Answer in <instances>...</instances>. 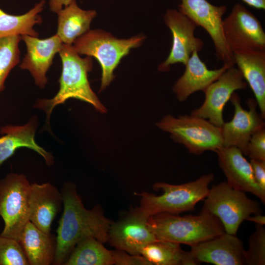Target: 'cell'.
<instances>
[{
  "mask_svg": "<svg viewBox=\"0 0 265 265\" xmlns=\"http://www.w3.org/2000/svg\"><path fill=\"white\" fill-rule=\"evenodd\" d=\"M140 255L151 265H196L190 251H184L180 244L157 239L143 247Z\"/></svg>",
  "mask_w": 265,
  "mask_h": 265,
  "instance_id": "cell-24",
  "label": "cell"
},
{
  "mask_svg": "<svg viewBox=\"0 0 265 265\" xmlns=\"http://www.w3.org/2000/svg\"><path fill=\"white\" fill-rule=\"evenodd\" d=\"M148 225L157 239L190 246L225 232L216 217L204 212L184 216L159 213L149 217Z\"/></svg>",
  "mask_w": 265,
  "mask_h": 265,
  "instance_id": "cell-3",
  "label": "cell"
},
{
  "mask_svg": "<svg viewBox=\"0 0 265 265\" xmlns=\"http://www.w3.org/2000/svg\"><path fill=\"white\" fill-rule=\"evenodd\" d=\"M214 177L212 173H210L183 184L157 183L153 185V189L161 190L162 194L156 195L147 192L137 194L141 196L139 208L148 217L161 212L179 214L191 211L199 202L207 197L209 185Z\"/></svg>",
  "mask_w": 265,
  "mask_h": 265,
  "instance_id": "cell-4",
  "label": "cell"
},
{
  "mask_svg": "<svg viewBox=\"0 0 265 265\" xmlns=\"http://www.w3.org/2000/svg\"><path fill=\"white\" fill-rule=\"evenodd\" d=\"M21 40L20 35L0 39V92L4 89L8 74L20 61L19 43Z\"/></svg>",
  "mask_w": 265,
  "mask_h": 265,
  "instance_id": "cell-27",
  "label": "cell"
},
{
  "mask_svg": "<svg viewBox=\"0 0 265 265\" xmlns=\"http://www.w3.org/2000/svg\"><path fill=\"white\" fill-rule=\"evenodd\" d=\"M21 36L26 45L27 53L20 67L22 69L28 70L36 84L44 88L48 82L47 72L63 43L57 34L45 39L28 35Z\"/></svg>",
  "mask_w": 265,
  "mask_h": 265,
  "instance_id": "cell-17",
  "label": "cell"
},
{
  "mask_svg": "<svg viewBox=\"0 0 265 265\" xmlns=\"http://www.w3.org/2000/svg\"><path fill=\"white\" fill-rule=\"evenodd\" d=\"M36 127V121L33 119L24 125H9L0 128V133L5 135L0 137V167L17 149L22 147L37 152L44 158L48 165L53 163L52 154L39 146L35 141Z\"/></svg>",
  "mask_w": 265,
  "mask_h": 265,
  "instance_id": "cell-20",
  "label": "cell"
},
{
  "mask_svg": "<svg viewBox=\"0 0 265 265\" xmlns=\"http://www.w3.org/2000/svg\"><path fill=\"white\" fill-rule=\"evenodd\" d=\"M59 53L62 63L59 91L52 99L38 100L34 107L45 112L48 123L54 107L70 98L89 103L100 112L106 113V109L92 90L88 80V73L93 66L92 58L80 57L72 45L63 43Z\"/></svg>",
  "mask_w": 265,
  "mask_h": 265,
  "instance_id": "cell-2",
  "label": "cell"
},
{
  "mask_svg": "<svg viewBox=\"0 0 265 265\" xmlns=\"http://www.w3.org/2000/svg\"><path fill=\"white\" fill-rule=\"evenodd\" d=\"M114 265H151L141 255H132L124 251L111 250Z\"/></svg>",
  "mask_w": 265,
  "mask_h": 265,
  "instance_id": "cell-31",
  "label": "cell"
},
{
  "mask_svg": "<svg viewBox=\"0 0 265 265\" xmlns=\"http://www.w3.org/2000/svg\"><path fill=\"white\" fill-rule=\"evenodd\" d=\"M230 100L234 106L233 118L220 127L223 146H234L248 156V145L252 135L265 128L264 119L257 110L255 100L250 98L247 101L249 109H244L241 105L239 96L235 92Z\"/></svg>",
  "mask_w": 265,
  "mask_h": 265,
  "instance_id": "cell-12",
  "label": "cell"
},
{
  "mask_svg": "<svg viewBox=\"0 0 265 265\" xmlns=\"http://www.w3.org/2000/svg\"><path fill=\"white\" fill-rule=\"evenodd\" d=\"M190 252L198 264L246 265V250L242 241L236 235L226 232L191 246Z\"/></svg>",
  "mask_w": 265,
  "mask_h": 265,
  "instance_id": "cell-15",
  "label": "cell"
},
{
  "mask_svg": "<svg viewBox=\"0 0 265 265\" xmlns=\"http://www.w3.org/2000/svg\"><path fill=\"white\" fill-rule=\"evenodd\" d=\"M111 251L92 237L86 238L74 247L63 265H112Z\"/></svg>",
  "mask_w": 265,
  "mask_h": 265,
  "instance_id": "cell-26",
  "label": "cell"
},
{
  "mask_svg": "<svg viewBox=\"0 0 265 265\" xmlns=\"http://www.w3.org/2000/svg\"><path fill=\"white\" fill-rule=\"evenodd\" d=\"M163 18L171 31L172 44L168 57L158 67L161 72L168 71L171 65L175 63L185 65L192 53L200 51L204 45L201 39L194 36L197 25L178 10L167 9Z\"/></svg>",
  "mask_w": 265,
  "mask_h": 265,
  "instance_id": "cell-13",
  "label": "cell"
},
{
  "mask_svg": "<svg viewBox=\"0 0 265 265\" xmlns=\"http://www.w3.org/2000/svg\"><path fill=\"white\" fill-rule=\"evenodd\" d=\"M30 265H53L56 251V238L46 233L29 221L19 239Z\"/></svg>",
  "mask_w": 265,
  "mask_h": 265,
  "instance_id": "cell-22",
  "label": "cell"
},
{
  "mask_svg": "<svg viewBox=\"0 0 265 265\" xmlns=\"http://www.w3.org/2000/svg\"><path fill=\"white\" fill-rule=\"evenodd\" d=\"M248 156L251 159L265 160V129L254 133L248 145Z\"/></svg>",
  "mask_w": 265,
  "mask_h": 265,
  "instance_id": "cell-30",
  "label": "cell"
},
{
  "mask_svg": "<svg viewBox=\"0 0 265 265\" xmlns=\"http://www.w3.org/2000/svg\"><path fill=\"white\" fill-rule=\"evenodd\" d=\"M246 265H265V228L256 224L255 231L251 235L249 249L245 252Z\"/></svg>",
  "mask_w": 265,
  "mask_h": 265,
  "instance_id": "cell-29",
  "label": "cell"
},
{
  "mask_svg": "<svg viewBox=\"0 0 265 265\" xmlns=\"http://www.w3.org/2000/svg\"><path fill=\"white\" fill-rule=\"evenodd\" d=\"M223 32L232 53L265 51V32L258 18L238 3L223 20Z\"/></svg>",
  "mask_w": 265,
  "mask_h": 265,
  "instance_id": "cell-9",
  "label": "cell"
},
{
  "mask_svg": "<svg viewBox=\"0 0 265 265\" xmlns=\"http://www.w3.org/2000/svg\"><path fill=\"white\" fill-rule=\"evenodd\" d=\"M215 152L227 184L236 189L253 194L265 204V192L257 184L251 164L242 152L234 146H222Z\"/></svg>",
  "mask_w": 265,
  "mask_h": 265,
  "instance_id": "cell-16",
  "label": "cell"
},
{
  "mask_svg": "<svg viewBox=\"0 0 265 265\" xmlns=\"http://www.w3.org/2000/svg\"><path fill=\"white\" fill-rule=\"evenodd\" d=\"M194 51L185 65L182 76L176 81L173 91L180 102H184L194 93L204 91L230 66L223 64L220 68L210 70Z\"/></svg>",
  "mask_w": 265,
  "mask_h": 265,
  "instance_id": "cell-19",
  "label": "cell"
},
{
  "mask_svg": "<svg viewBox=\"0 0 265 265\" xmlns=\"http://www.w3.org/2000/svg\"><path fill=\"white\" fill-rule=\"evenodd\" d=\"M180 0L178 10L206 30L213 43L217 58L223 64L235 66L233 53L223 32V16L227 6L214 5L207 0Z\"/></svg>",
  "mask_w": 265,
  "mask_h": 265,
  "instance_id": "cell-10",
  "label": "cell"
},
{
  "mask_svg": "<svg viewBox=\"0 0 265 265\" xmlns=\"http://www.w3.org/2000/svg\"><path fill=\"white\" fill-rule=\"evenodd\" d=\"M157 126L170 133L174 141L183 145L192 154L201 155L207 151L215 152L223 146L221 128L201 117L191 115L175 117L168 114Z\"/></svg>",
  "mask_w": 265,
  "mask_h": 265,
  "instance_id": "cell-7",
  "label": "cell"
},
{
  "mask_svg": "<svg viewBox=\"0 0 265 265\" xmlns=\"http://www.w3.org/2000/svg\"><path fill=\"white\" fill-rule=\"evenodd\" d=\"M45 3V1L41 0L27 13L18 16L8 14L0 8V39L14 35L37 37L38 33L33 26L42 22L39 13L43 9Z\"/></svg>",
  "mask_w": 265,
  "mask_h": 265,
  "instance_id": "cell-25",
  "label": "cell"
},
{
  "mask_svg": "<svg viewBox=\"0 0 265 265\" xmlns=\"http://www.w3.org/2000/svg\"><path fill=\"white\" fill-rule=\"evenodd\" d=\"M247 220L253 222L260 225L264 226L265 225V216L261 214V213L251 215Z\"/></svg>",
  "mask_w": 265,
  "mask_h": 265,
  "instance_id": "cell-35",
  "label": "cell"
},
{
  "mask_svg": "<svg viewBox=\"0 0 265 265\" xmlns=\"http://www.w3.org/2000/svg\"><path fill=\"white\" fill-rule=\"evenodd\" d=\"M58 27L56 34L62 43L72 45L75 41L89 30L90 24L96 16L94 10L80 8L76 0H71L64 8L57 12Z\"/></svg>",
  "mask_w": 265,
  "mask_h": 265,
  "instance_id": "cell-23",
  "label": "cell"
},
{
  "mask_svg": "<svg viewBox=\"0 0 265 265\" xmlns=\"http://www.w3.org/2000/svg\"><path fill=\"white\" fill-rule=\"evenodd\" d=\"M261 212L258 202L248 198L245 192L234 188L226 182L214 185L209 189L201 210V212L216 217L225 232L232 235H236L243 221Z\"/></svg>",
  "mask_w": 265,
  "mask_h": 265,
  "instance_id": "cell-6",
  "label": "cell"
},
{
  "mask_svg": "<svg viewBox=\"0 0 265 265\" xmlns=\"http://www.w3.org/2000/svg\"><path fill=\"white\" fill-rule=\"evenodd\" d=\"M61 192L63 211L56 231L54 265H63L75 246L86 238L106 242L111 224L98 205L85 208L74 185H64Z\"/></svg>",
  "mask_w": 265,
  "mask_h": 265,
  "instance_id": "cell-1",
  "label": "cell"
},
{
  "mask_svg": "<svg viewBox=\"0 0 265 265\" xmlns=\"http://www.w3.org/2000/svg\"><path fill=\"white\" fill-rule=\"evenodd\" d=\"M250 163L257 184L265 192V160L251 159Z\"/></svg>",
  "mask_w": 265,
  "mask_h": 265,
  "instance_id": "cell-32",
  "label": "cell"
},
{
  "mask_svg": "<svg viewBox=\"0 0 265 265\" xmlns=\"http://www.w3.org/2000/svg\"><path fill=\"white\" fill-rule=\"evenodd\" d=\"M18 241L0 235V265H28Z\"/></svg>",
  "mask_w": 265,
  "mask_h": 265,
  "instance_id": "cell-28",
  "label": "cell"
},
{
  "mask_svg": "<svg viewBox=\"0 0 265 265\" xmlns=\"http://www.w3.org/2000/svg\"><path fill=\"white\" fill-rule=\"evenodd\" d=\"M62 206L61 192L52 184H31L29 221L40 230L51 233V225Z\"/></svg>",
  "mask_w": 265,
  "mask_h": 265,
  "instance_id": "cell-18",
  "label": "cell"
},
{
  "mask_svg": "<svg viewBox=\"0 0 265 265\" xmlns=\"http://www.w3.org/2000/svg\"><path fill=\"white\" fill-rule=\"evenodd\" d=\"M145 38L140 34L128 39H118L101 29L89 30L72 45L79 54L94 57L99 61L102 68L101 92L114 79V71L121 59L131 49L139 47Z\"/></svg>",
  "mask_w": 265,
  "mask_h": 265,
  "instance_id": "cell-5",
  "label": "cell"
},
{
  "mask_svg": "<svg viewBox=\"0 0 265 265\" xmlns=\"http://www.w3.org/2000/svg\"><path fill=\"white\" fill-rule=\"evenodd\" d=\"M235 65L252 89L262 117L265 118V51L235 52Z\"/></svg>",
  "mask_w": 265,
  "mask_h": 265,
  "instance_id": "cell-21",
  "label": "cell"
},
{
  "mask_svg": "<svg viewBox=\"0 0 265 265\" xmlns=\"http://www.w3.org/2000/svg\"><path fill=\"white\" fill-rule=\"evenodd\" d=\"M31 184L23 174L10 173L0 180V216L4 221L0 235L19 241L29 221Z\"/></svg>",
  "mask_w": 265,
  "mask_h": 265,
  "instance_id": "cell-8",
  "label": "cell"
},
{
  "mask_svg": "<svg viewBox=\"0 0 265 265\" xmlns=\"http://www.w3.org/2000/svg\"><path fill=\"white\" fill-rule=\"evenodd\" d=\"M71 0H50V8L51 11L57 13L61 10L63 6H67Z\"/></svg>",
  "mask_w": 265,
  "mask_h": 265,
  "instance_id": "cell-33",
  "label": "cell"
},
{
  "mask_svg": "<svg viewBox=\"0 0 265 265\" xmlns=\"http://www.w3.org/2000/svg\"><path fill=\"white\" fill-rule=\"evenodd\" d=\"M250 6L258 9L265 10V0H242Z\"/></svg>",
  "mask_w": 265,
  "mask_h": 265,
  "instance_id": "cell-34",
  "label": "cell"
},
{
  "mask_svg": "<svg viewBox=\"0 0 265 265\" xmlns=\"http://www.w3.org/2000/svg\"><path fill=\"white\" fill-rule=\"evenodd\" d=\"M247 85L240 71L235 66L229 67L204 91L203 103L190 115L206 119L221 127L224 123L223 112L225 105L234 92L246 89Z\"/></svg>",
  "mask_w": 265,
  "mask_h": 265,
  "instance_id": "cell-11",
  "label": "cell"
},
{
  "mask_svg": "<svg viewBox=\"0 0 265 265\" xmlns=\"http://www.w3.org/2000/svg\"><path fill=\"white\" fill-rule=\"evenodd\" d=\"M147 216L139 207L124 218L111 223L108 241L116 249L140 255L142 248L157 239L149 228Z\"/></svg>",
  "mask_w": 265,
  "mask_h": 265,
  "instance_id": "cell-14",
  "label": "cell"
}]
</instances>
